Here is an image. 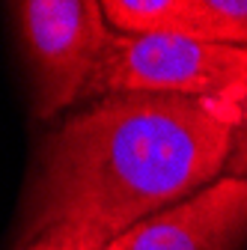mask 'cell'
Returning <instances> with one entry per match:
<instances>
[{"instance_id": "5b68a950", "label": "cell", "mask_w": 247, "mask_h": 250, "mask_svg": "<svg viewBox=\"0 0 247 250\" xmlns=\"http://www.w3.org/2000/svg\"><path fill=\"white\" fill-rule=\"evenodd\" d=\"M164 33L247 48V0H170Z\"/></svg>"}, {"instance_id": "277c9868", "label": "cell", "mask_w": 247, "mask_h": 250, "mask_svg": "<svg viewBox=\"0 0 247 250\" xmlns=\"http://www.w3.org/2000/svg\"><path fill=\"white\" fill-rule=\"evenodd\" d=\"M247 241V179L221 176L200 194L116 235L104 250H241Z\"/></svg>"}, {"instance_id": "3957f363", "label": "cell", "mask_w": 247, "mask_h": 250, "mask_svg": "<svg viewBox=\"0 0 247 250\" xmlns=\"http://www.w3.org/2000/svg\"><path fill=\"white\" fill-rule=\"evenodd\" d=\"M33 75V113L54 119L83 104L113 30L96 0H24L12 6Z\"/></svg>"}, {"instance_id": "52a82bcc", "label": "cell", "mask_w": 247, "mask_h": 250, "mask_svg": "<svg viewBox=\"0 0 247 250\" xmlns=\"http://www.w3.org/2000/svg\"><path fill=\"white\" fill-rule=\"evenodd\" d=\"M226 176H241L247 179V102L241 110V131H238V143H235V155L226 167Z\"/></svg>"}, {"instance_id": "8992f818", "label": "cell", "mask_w": 247, "mask_h": 250, "mask_svg": "<svg viewBox=\"0 0 247 250\" xmlns=\"http://www.w3.org/2000/svg\"><path fill=\"white\" fill-rule=\"evenodd\" d=\"M24 250H102V247L72 229H51L42 238H36L33 244H27Z\"/></svg>"}, {"instance_id": "7a4b0ae2", "label": "cell", "mask_w": 247, "mask_h": 250, "mask_svg": "<svg viewBox=\"0 0 247 250\" xmlns=\"http://www.w3.org/2000/svg\"><path fill=\"white\" fill-rule=\"evenodd\" d=\"M185 96L244 107L247 48L208 45L173 33H110L83 104L110 96Z\"/></svg>"}, {"instance_id": "6da1fadb", "label": "cell", "mask_w": 247, "mask_h": 250, "mask_svg": "<svg viewBox=\"0 0 247 250\" xmlns=\"http://www.w3.org/2000/svg\"><path fill=\"white\" fill-rule=\"evenodd\" d=\"M238 104L185 96H110L51 128L27 185L15 250L72 229L102 250L134 224L226 176Z\"/></svg>"}]
</instances>
